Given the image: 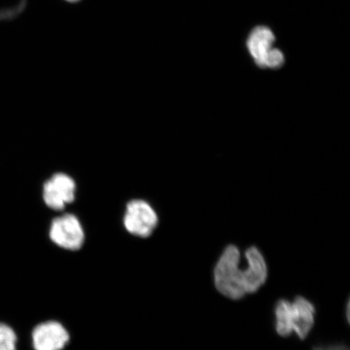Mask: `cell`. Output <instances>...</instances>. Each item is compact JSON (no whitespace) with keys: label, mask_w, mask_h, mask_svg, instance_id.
Listing matches in <instances>:
<instances>
[{"label":"cell","mask_w":350,"mask_h":350,"mask_svg":"<svg viewBox=\"0 0 350 350\" xmlns=\"http://www.w3.org/2000/svg\"><path fill=\"white\" fill-rule=\"evenodd\" d=\"M47 237L56 247L66 252H78L84 246L86 231L76 214L64 213L51 219Z\"/></svg>","instance_id":"3"},{"label":"cell","mask_w":350,"mask_h":350,"mask_svg":"<svg viewBox=\"0 0 350 350\" xmlns=\"http://www.w3.org/2000/svg\"><path fill=\"white\" fill-rule=\"evenodd\" d=\"M122 223L126 233L131 237L146 239L154 234L159 217L148 201L134 199L126 203Z\"/></svg>","instance_id":"4"},{"label":"cell","mask_w":350,"mask_h":350,"mask_svg":"<svg viewBox=\"0 0 350 350\" xmlns=\"http://www.w3.org/2000/svg\"><path fill=\"white\" fill-rule=\"evenodd\" d=\"M234 245L226 247L214 269V283L221 295L231 299H240L256 292L266 282L268 268L259 249L251 247L244 254Z\"/></svg>","instance_id":"1"},{"label":"cell","mask_w":350,"mask_h":350,"mask_svg":"<svg viewBox=\"0 0 350 350\" xmlns=\"http://www.w3.org/2000/svg\"><path fill=\"white\" fill-rule=\"evenodd\" d=\"M18 336L13 328L0 323V350H17Z\"/></svg>","instance_id":"8"},{"label":"cell","mask_w":350,"mask_h":350,"mask_svg":"<svg viewBox=\"0 0 350 350\" xmlns=\"http://www.w3.org/2000/svg\"><path fill=\"white\" fill-rule=\"evenodd\" d=\"M274 34L266 26H257L249 35L247 46L256 64L260 68H278L284 63L282 52L273 48Z\"/></svg>","instance_id":"5"},{"label":"cell","mask_w":350,"mask_h":350,"mask_svg":"<svg viewBox=\"0 0 350 350\" xmlns=\"http://www.w3.org/2000/svg\"><path fill=\"white\" fill-rule=\"evenodd\" d=\"M64 1L69 3H77L82 1V0H64Z\"/></svg>","instance_id":"10"},{"label":"cell","mask_w":350,"mask_h":350,"mask_svg":"<svg viewBox=\"0 0 350 350\" xmlns=\"http://www.w3.org/2000/svg\"><path fill=\"white\" fill-rule=\"evenodd\" d=\"M316 308L304 297H297L293 303L280 300L275 308V330L282 336L293 332L305 339L314 325Z\"/></svg>","instance_id":"2"},{"label":"cell","mask_w":350,"mask_h":350,"mask_svg":"<svg viewBox=\"0 0 350 350\" xmlns=\"http://www.w3.org/2000/svg\"><path fill=\"white\" fill-rule=\"evenodd\" d=\"M313 350H349L347 347L344 345H330L326 347H316Z\"/></svg>","instance_id":"9"},{"label":"cell","mask_w":350,"mask_h":350,"mask_svg":"<svg viewBox=\"0 0 350 350\" xmlns=\"http://www.w3.org/2000/svg\"><path fill=\"white\" fill-rule=\"evenodd\" d=\"M77 183L70 175L56 173L44 183L42 199L46 206L55 212L64 211L76 200Z\"/></svg>","instance_id":"7"},{"label":"cell","mask_w":350,"mask_h":350,"mask_svg":"<svg viewBox=\"0 0 350 350\" xmlns=\"http://www.w3.org/2000/svg\"><path fill=\"white\" fill-rule=\"evenodd\" d=\"M29 338L33 350H64L71 335L62 322L50 319L34 325Z\"/></svg>","instance_id":"6"}]
</instances>
